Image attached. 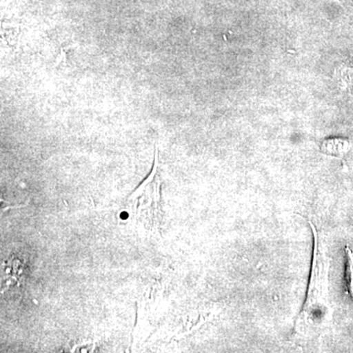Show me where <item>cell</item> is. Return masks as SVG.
I'll return each mask as SVG.
<instances>
[{"label":"cell","instance_id":"6da1fadb","mask_svg":"<svg viewBox=\"0 0 353 353\" xmlns=\"http://www.w3.org/2000/svg\"><path fill=\"white\" fill-rule=\"evenodd\" d=\"M309 224L313 230L314 236V248H313L312 267H311L310 282L308 285L307 296L303 310L307 311L309 308L320 303L325 288H326L327 269L326 259L323 252L320 236L316 231L314 225L311 221Z\"/></svg>","mask_w":353,"mask_h":353},{"label":"cell","instance_id":"7a4b0ae2","mask_svg":"<svg viewBox=\"0 0 353 353\" xmlns=\"http://www.w3.org/2000/svg\"><path fill=\"white\" fill-rule=\"evenodd\" d=\"M350 148V143L347 139L334 138L324 141L321 145V150L325 154L336 157H343L348 152Z\"/></svg>","mask_w":353,"mask_h":353},{"label":"cell","instance_id":"3957f363","mask_svg":"<svg viewBox=\"0 0 353 353\" xmlns=\"http://www.w3.org/2000/svg\"><path fill=\"white\" fill-rule=\"evenodd\" d=\"M347 252V271H345V279H347V290L350 296L353 299V253L350 248H345Z\"/></svg>","mask_w":353,"mask_h":353}]
</instances>
